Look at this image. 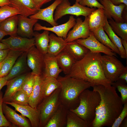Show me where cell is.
<instances>
[{
	"label": "cell",
	"instance_id": "cell-1",
	"mask_svg": "<svg viewBox=\"0 0 127 127\" xmlns=\"http://www.w3.org/2000/svg\"><path fill=\"white\" fill-rule=\"evenodd\" d=\"M91 87L93 90L99 93L101 100L96 109L95 117L91 127H111L123 110L124 104L121 98L112 85H97Z\"/></svg>",
	"mask_w": 127,
	"mask_h": 127
},
{
	"label": "cell",
	"instance_id": "cell-2",
	"mask_svg": "<svg viewBox=\"0 0 127 127\" xmlns=\"http://www.w3.org/2000/svg\"><path fill=\"white\" fill-rule=\"evenodd\" d=\"M101 53L90 51L81 60L76 61L67 75L72 78L89 82L93 85H102L106 87L112 83L106 78L101 63Z\"/></svg>",
	"mask_w": 127,
	"mask_h": 127
},
{
	"label": "cell",
	"instance_id": "cell-3",
	"mask_svg": "<svg viewBox=\"0 0 127 127\" xmlns=\"http://www.w3.org/2000/svg\"><path fill=\"white\" fill-rule=\"evenodd\" d=\"M57 79L61 85L59 98L61 104L69 110L75 109L78 106L80 94L91 87L89 82L68 75L63 77L59 76Z\"/></svg>",
	"mask_w": 127,
	"mask_h": 127
},
{
	"label": "cell",
	"instance_id": "cell-4",
	"mask_svg": "<svg viewBox=\"0 0 127 127\" xmlns=\"http://www.w3.org/2000/svg\"><path fill=\"white\" fill-rule=\"evenodd\" d=\"M79 98L78 106L70 110L86 121L91 127L95 117L96 109L100 101V95L98 92L87 89L80 94Z\"/></svg>",
	"mask_w": 127,
	"mask_h": 127
},
{
	"label": "cell",
	"instance_id": "cell-5",
	"mask_svg": "<svg viewBox=\"0 0 127 127\" xmlns=\"http://www.w3.org/2000/svg\"><path fill=\"white\" fill-rule=\"evenodd\" d=\"M60 88L55 90L49 96L44 99L37 108L40 118V127H44L58 109L61 103L59 98Z\"/></svg>",
	"mask_w": 127,
	"mask_h": 127
},
{
	"label": "cell",
	"instance_id": "cell-6",
	"mask_svg": "<svg viewBox=\"0 0 127 127\" xmlns=\"http://www.w3.org/2000/svg\"><path fill=\"white\" fill-rule=\"evenodd\" d=\"M101 63L105 76L112 83L116 81L120 75L127 70V67L114 56L102 55Z\"/></svg>",
	"mask_w": 127,
	"mask_h": 127
},
{
	"label": "cell",
	"instance_id": "cell-7",
	"mask_svg": "<svg viewBox=\"0 0 127 127\" xmlns=\"http://www.w3.org/2000/svg\"><path fill=\"white\" fill-rule=\"evenodd\" d=\"M96 9L95 8H91L80 4L75 2L73 5L68 0H62L55 9L54 18L56 22L63 16L70 14L76 16H82L86 17Z\"/></svg>",
	"mask_w": 127,
	"mask_h": 127
},
{
	"label": "cell",
	"instance_id": "cell-8",
	"mask_svg": "<svg viewBox=\"0 0 127 127\" xmlns=\"http://www.w3.org/2000/svg\"><path fill=\"white\" fill-rule=\"evenodd\" d=\"M27 62L31 73L41 76L44 67V54L40 52L34 45L27 52Z\"/></svg>",
	"mask_w": 127,
	"mask_h": 127
},
{
	"label": "cell",
	"instance_id": "cell-9",
	"mask_svg": "<svg viewBox=\"0 0 127 127\" xmlns=\"http://www.w3.org/2000/svg\"><path fill=\"white\" fill-rule=\"evenodd\" d=\"M83 21L81 18L76 19V23L73 28L68 32L65 39L67 43L70 42L80 39H85L89 36L90 31L88 25V16L85 17Z\"/></svg>",
	"mask_w": 127,
	"mask_h": 127
},
{
	"label": "cell",
	"instance_id": "cell-10",
	"mask_svg": "<svg viewBox=\"0 0 127 127\" xmlns=\"http://www.w3.org/2000/svg\"><path fill=\"white\" fill-rule=\"evenodd\" d=\"M1 42L6 44L10 50L24 52H27L34 45V38H29L17 35L3 39Z\"/></svg>",
	"mask_w": 127,
	"mask_h": 127
},
{
	"label": "cell",
	"instance_id": "cell-11",
	"mask_svg": "<svg viewBox=\"0 0 127 127\" xmlns=\"http://www.w3.org/2000/svg\"><path fill=\"white\" fill-rule=\"evenodd\" d=\"M75 41L91 52L102 53L105 55L117 57V54L98 41L91 32L89 36L87 38L79 39Z\"/></svg>",
	"mask_w": 127,
	"mask_h": 127
},
{
	"label": "cell",
	"instance_id": "cell-12",
	"mask_svg": "<svg viewBox=\"0 0 127 127\" xmlns=\"http://www.w3.org/2000/svg\"><path fill=\"white\" fill-rule=\"evenodd\" d=\"M4 103L13 107L15 108V111L27 117L29 120L31 127H40V116L37 108H33L29 104L21 105L11 102Z\"/></svg>",
	"mask_w": 127,
	"mask_h": 127
},
{
	"label": "cell",
	"instance_id": "cell-13",
	"mask_svg": "<svg viewBox=\"0 0 127 127\" xmlns=\"http://www.w3.org/2000/svg\"><path fill=\"white\" fill-rule=\"evenodd\" d=\"M76 19L74 16H70L68 20L63 24L48 27L42 26L37 23L34 25L33 30L39 31L41 30H46L55 33L57 36L61 37L64 39L67 37V34L70 30L72 28L76 23Z\"/></svg>",
	"mask_w": 127,
	"mask_h": 127
},
{
	"label": "cell",
	"instance_id": "cell-14",
	"mask_svg": "<svg viewBox=\"0 0 127 127\" xmlns=\"http://www.w3.org/2000/svg\"><path fill=\"white\" fill-rule=\"evenodd\" d=\"M100 3L103 6L105 14L107 19H113L117 22H125L123 17V13L125 8L124 4L118 5L113 4L109 0H100Z\"/></svg>",
	"mask_w": 127,
	"mask_h": 127
},
{
	"label": "cell",
	"instance_id": "cell-15",
	"mask_svg": "<svg viewBox=\"0 0 127 127\" xmlns=\"http://www.w3.org/2000/svg\"><path fill=\"white\" fill-rule=\"evenodd\" d=\"M18 17L17 35L23 37L33 38L34 34L33 27L38 20L28 18L20 14L18 15Z\"/></svg>",
	"mask_w": 127,
	"mask_h": 127
},
{
	"label": "cell",
	"instance_id": "cell-16",
	"mask_svg": "<svg viewBox=\"0 0 127 127\" xmlns=\"http://www.w3.org/2000/svg\"><path fill=\"white\" fill-rule=\"evenodd\" d=\"M44 67L41 76L51 77L56 79L62 71L56 56L47 53L44 54Z\"/></svg>",
	"mask_w": 127,
	"mask_h": 127
},
{
	"label": "cell",
	"instance_id": "cell-17",
	"mask_svg": "<svg viewBox=\"0 0 127 127\" xmlns=\"http://www.w3.org/2000/svg\"><path fill=\"white\" fill-rule=\"evenodd\" d=\"M2 108L4 115L7 119L15 127H30L31 123L29 122L25 116L19 114L16 111L3 102Z\"/></svg>",
	"mask_w": 127,
	"mask_h": 127
},
{
	"label": "cell",
	"instance_id": "cell-18",
	"mask_svg": "<svg viewBox=\"0 0 127 127\" xmlns=\"http://www.w3.org/2000/svg\"><path fill=\"white\" fill-rule=\"evenodd\" d=\"M62 0H55L48 7L40 9L35 14L29 16V18L45 21L52 26L58 25V24L54 20L53 13L56 7Z\"/></svg>",
	"mask_w": 127,
	"mask_h": 127
},
{
	"label": "cell",
	"instance_id": "cell-19",
	"mask_svg": "<svg viewBox=\"0 0 127 127\" xmlns=\"http://www.w3.org/2000/svg\"><path fill=\"white\" fill-rule=\"evenodd\" d=\"M28 73H24L7 81L6 89L3 96V102H9L15 94L21 89L24 81Z\"/></svg>",
	"mask_w": 127,
	"mask_h": 127
},
{
	"label": "cell",
	"instance_id": "cell-20",
	"mask_svg": "<svg viewBox=\"0 0 127 127\" xmlns=\"http://www.w3.org/2000/svg\"><path fill=\"white\" fill-rule=\"evenodd\" d=\"M11 6L19 11L20 14L28 17L36 13L39 9L32 0H10Z\"/></svg>",
	"mask_w": 127,
	"mask_h": 127
},
{
	"label": "cell",
	"instance_id": "cell-21",
	"mask_svg": "<svg viewBox=\"0 0 127 127\" xmlns=\"http://www.w3.org/2000/svg\"><path fill=\"white\" fill-rule=\"evenodd\" d=\"M27 52H24L18 58L8 74L5 76L7 80L28 72Z\"/></svg>",
	"mask_w": 127,
	"mask_h": 127
},
{
	"label": "cell",
	"instance_id": "cell-22",
	"mask_svg": "<svg viewBox=\"0 0 127 127\" xmlns=\"http://www.w3.org/2000/svg\"><path fill=\"white\" fill-rule=\"evenodd\" d=\"M68 110L61 104L44 127H66Z\"/></svg>",
	"mask_w": 127,
	"mask_h": 127
},
{
	"label": "cell",
	"instance_id": "cell-23",
	"mask_svg": "<svg viewBox=\"0 0 127 127\" xmlns=\"http://www.w3.org/2000/svg\"><path fill=\"white\" fill-rule=\"evenodd\" d=\"M88 17L89 28L92 32L101 27H103L107 19L103 8L96 9Z\"/></svg>",
	"mask_w": 127,
	"mask_h": 127
},
{
	"label": "cell",
	"instance_id": "cell-24",
	"mask_svg": "<svg viewBox=\"0 0 127 127\" xmlns=\"http://www.w3.org/2000/svg\"><path fill=\"white\" fill-rule=\"evenodd\" d=\"M60 86L57 79L51 77H42L41 85V101L49 96L55 90L60 88Z\"/></svg>",
	"mask_w": 127,
	"mask_h": 127
},
{
	"label": "cell",
	"instance_id": "cell-25",
	"mask_svg": "<svg viewBox=\"0 0 127 127\" xmlns=\"http://www.w3.org/2000/svg\"><path fill=\"white\" fill-rule=\"evenodd\" d=\"M24 52L10 50L2 62L0 69V78L5 76L8 74L18 58Z\"/></svg>",
	"mask_w": 127,
	"mask_h": 127
},
{
	"label": "cell",
	"instance_id": "cell-26",
	"mask_svg": "<svg viewBox=\"0 0 127 127\" xmlns=\"http://www.w3.org/2000/svg\"><path fill=\"white\" fill-rule=\"evenodd\" d=\"M65 49L76 62L83 59L90 51L75 40L67 43Z\"/></svg>",
	"mask_w": 127,
	"mask_h": 127
},
{
	"label": "cell",
	"instance_id": "cell-27",
	"mask_svg": "<svg viewBox=\"0 0 127 127\" xmlns=\"http://www.w3.org/2000/svg\"><path fill=\"white\" fill-rule=\"evenodd\" d=\"M67 43L63 38L51 34L48 53L56 56L65 49Z\"/></svg>",
	"mask_w": 127,
	"mask_h": 127
},
{
	"label": "cell",
	"instance_id": "cell-28",
	"mask_svg": "<svg viewBox=\"0 0 127 127\" xmlns=\"http://www.w3.org/2000/svg\"><path fill=\"white\" fill-rule=\"evenodd\" d=\"M56 56L62 71L66 75H68L76 61L65 49Z\"/></svg>",
	"mask_w": 127,
	"mask_h": 127
},
{
	"label": "cell",
	"instance_id": "cell-29",
	"mask_svg": "<svg viewBox=\"0 0 127 127\" xmlns=\"http://www.w3.org/2000/svg\"><path fill=\"white\" fill-rule=\"evenodd\" d=\"M34 46L41 53L44 54L48 53L49 42V31L44 30L41 33L34 32Z\"/></svg>",
	"mask_w": 127,
	"mask_h": 127
},
{
	"label": "cell",
	"instance_id": "cell-30",
	"mask_svg": "<svg viewBox=\"0 0 127 127\" xmlns=\"http://www.w3.org/2000/svg\"><path fill=\"white\" fill-rule=\"evenodd\" d=\"M42 80L41 76L36 75L33 87L29 96L28 104L34 108H37L41 101V85Z\"/></svg>",
	"mask_w": 127,
	"mask_h": 127
},
{
	"label": "cell",
	"instance_id": "cell-31",
	"mask_svg": "<svg viewBox=\"0 0 127 127\" xmlns=\"http://www.w3.org/2000/svg\"><path fill=\"white\" fill-rule=\"evenodd\" d=\"M18 21V15L9 17L0 23V29L6 36L16 35H17Z\"/></svg>",
	"mask_w": 127,
	"mask_h": 127
},
{
	"label": "cell",
	"instance_id": "cell-32",
	"mask_svg": "<svg viewBox=\"0 0 127 127\" xmlns=\"http://www.w3.org/2000/svg\"><path fill=\"white\" fill-rule=\"evenodd\" d=\"M107 19L103 29L107 33L109 38L112 43L118 48L121 57L127 59V55L122 44L120 38L113 31Z\"/></svg>",
	"mask_w": 127,
	"mask_h": 127
},
{
	"label": "cell",
	"instance_id": "cell-33",
	"mask_svg": "<svg viewBox=\"0 0 127 127\" xmlns=\"http://www.w3.org/2000/svg\"><path fill=\"white\" fill-rule=\"evenodd\" d=\"M96 38L100 42L119 56L118 48L112 43L101 27L92 32Z\"/></svg>",
	"mask_w": 127,
	"mask_h": 127
},
{
	"label": "cell",
	"instance_id": "cell-34",
	"mask_svg": "<svg viewBox=\"0 0 127 127\" xmlns=\"http://www.w3.org/2000/svg\"><path fill=\"white\" fill-rule=\"evenodd\" d=\"M89 124L76 114L68 110L66 127H89Z\"/></svg>",
	"mask_w": 127,
	"mask_h": 127
},
{
	"label": "cell",
	"instance_id": "cell-35",
	"mask_svg": "<svg viewBox=\"0 0 127 127\" xmlns=\"http://www.w3.org/2000/svg\"><path fill=\"white\" fill-rule=\"evenodd\" d=\"M108 22L113 31L117 36L127 40V22H117L112 19H109Z\"/></svg>",
	"mask_w": 127,
	"mask_h": 127
},
{
	"label": "cell",
	"instance_id": "cell-36",
	"mask_svg": "<svg viewBox=\"0 0 127 127\" xmlns=\"http://www.w3.org/2000/svg\"><path fill=\"white\" fill-rule=\"evenodd\" d=\"M29 98V96L21 89L16 92L8 102L21 105H28Z\"/></svg>",
	"mask_w": 127,
	"mask_h": 127
},
{
	"label": "cell",
	"instance_id": "cell-37",
	"mask_svg": "<svg viewBox=\"0 0 127 127\" xmlns=\"http://www.w3.org/2000/svg\"><path fill=\"white\" fill-rule=\"evenodd\" d=\"M20 14L19 10L9 5L0 8V23L8 18L14 15Z\"/></svg>",
	"mask_w": 127,
	"mask_h": 127
},
{
	"label": "cell",
	"instance_id": "cell-38",
	"mask_svg": "<svg viewBox=\"0 0 127 127\" xmlns=\"http://www.w3.org/2000/svg\"><path fill=\"white\" fill-rule=\"evenodd\" d=\"M35 76L31 72H29L25 78L21 87V89L29 96L33 87Z\"/></svg>",
	"mask_w": 127,
	"mask_h": 127
},
{
	"label": "cell",
	"instance_id": "cell-39",
	"mask_svg": "<svg viewBox=\"0 0 127 127\" xmlns=\"http://www.w3.org/2000/svg\"><path fill=\"white\" fill-rule=\"evenodd\" d=\"M127 83L125 81L119 79L116 82L112 83V85L117 88L120 93L121 99L123 103L127 102Z\"/></svg>",
	"mask_w": 127,
	"mask_h": 127
},
{
	"label": "cell",
	"instance_id": "cell-40",
	"mask_svg": "<svg viewBox=\"0 0 127 127\" xmlns=\"http://www.w3.org/2000/svg\"><path fill=\"white\" fill-rule=\"evenodd\" d=\"M3 93L0 91V127H15L6 119L3 113L2 108V104L3 103Z\"/></svg>",
	"mask_w": 127,
	"mask_h": 127
},
{
	"label": "cell",
	"instance_id": "cell-41",
	"mask_svg": "<svg viewBox=\"0 0 127 127\" xmlns=\"http://www.w3.org/2000/svg\"><path fill=\"white\" fill-rule=\"evenodd\" d=\"M123 110L115 119L111 127H119L122 122L127 115V102L124 104Z\"/></svg>",
	"mask_w": 127,
	"mask_h": 127
},
{
	"label": "cell",
	"instance_id": "cell-42",
	"mask_svg": "<svg viewBox=\"0 0 127 127\" xmlns=\"http://www.w3.org/2000/svg\"><path fill=\"white\" fill-rule=\"evenodd\" d=\"M79 3L82 6H87V7L91 8H104L103 6L97 0H82Z\"/></svg>",
	"mask_w": 127,
	"mask_h": 127
},
{
	"label": "cell",
	"instance_id": "cell-43",
	"mask_svg": "<svg viewBox=\"0 0 127 127\" xmlns=\"http://www.w3.org/2000/svg\"><path fill=\"white\" fill-rule=\"evenodd\" d=\"M10 50L9 49L0 50V64L4 60Z\"/></svg>",
	"mask_w": 127,
	"mask_h": 127
},
{
	"label": "cell",
	"instance_id": "cell-44",
	"mask_svg": "<svg viewBox=\"0 0 127 127\" xmlns=\"http://www.w3.org/2000/svg\"><path fill=\"white\" fill-rule=\"evenodd\" d=\"M37 8L40 9L44 4L51 1L52 0H32Z\"/></svg>",
	"mask_w": 127,
	"mask_h": 127
},
{
	"label": "cell",
	"instance_id": "cell-45",
	"mask_svg": "<svg viewBox=\"0 0 127 127\" xmlns=\"http://www.w3.org/2000/svg\"><path fill=\"white\" fill-rule=\"evenodd\" d=\"M113 4L118 5L120 4H123L127 6V0H109Z\"/></svg>",
	"mask_w": 127,
	"mask_h": 127
},
{
	"label": "cell",
	"instance_id": "cell-46",
	"mask_svg": "<svg viewBox=\"0 0 127 127\" xmlns=\"http://www.w3.org/2000/svg\"><path fill=\"white\" fill-rule=\"evenodd\" d=\"M7 81L5 76L0 78V91L4 86L6 85Z\"/></svg>",
	"mask_w": 127,
	"mask_h": 127
},
{
	"label": "cell",
	"instance_id": "cell-47",
	"mask_svg": "<svg viewBox=\"0 0 127 127\" xmlns=\"http://www.w3.org/2000/svg\"><path fill=\"white\" fill-rule=\"evenodd\" d=\"M118 79L124 81L127 83V70L122 73Z\"/></svg>",
	"mask_w": 127,
	"mask_h": 127
},
{
	"label": "cell",
	"instance_id": "cell-48",
	"mask_svg": "<svg viewBox=\"0 0 127 127\" xmlns=\"http://www.w3.org/2000/svg\"><path fill=\"white\" fill-rule=\"evenodd\" d=\"M122 44L127 55V40L120 38Z\"/></svg>",
	"mask_w": 127,
	"mask_h": 127
},
{
	"label": "cell",
	"instance_id": "cell-49",
	"mask_svg": "<svg viewBox=\"0 0 127 127\" xmlns=\"http://www.w3.org/2000/svg\"><path fill=\"white\" fill-rule=\"evenodd\" d=\"M10 4V0H0V7Z\"/></svg>",
	"mask_w": 127,
	"mask_h": 127
},
{
	"label": "cell",
	"instance_id": "cell-50",
	"mask_svg": "<svg viewBox=\"0 0 127 127\" xmlns=\"http://www.w3.org/2000/svg\"><path fill=\"white\" fill-rule=\"evenodd\" d=\"M9 49L8 46L5 44L0 42V50Z\"/></svg>",
	"mask_w": 127,
	"mask_h": 127
},
{
	"label": "cell",
	"instance_id": "cell-51",
	"mask_svg": "<svg viewBox=\"0 0 127 127\" xmlns=\"http://www.w3.org/2000/svg\"><path fill=\"white\" fill-rule=\"evenodd\" d=\"M121 127H127V117H126L121 123Z\"/></svg>",
	"mask_w": 127,
	"mask_h": 127
},
{
	"label": "cell",
	"instance_id": "cell-52",
	"mask_svg": "<svg viewBox=\"0 0 127 127\" xmlns=\"http://www.w3.org/2000/svg\"><path fill=\"white\" fill-rule=\"evenodd\" d=\"M6 36L5 33L0 29V42L3 39V38Z\"/></svg>",
	"mask_w": 127,
	"mask_h": 127
},
{
	"label": "cell",
	"instance_id": "cell-53",
	"mask_svg": "<svg viewBox=\"0 0 127 127\" xmlns=\"http://www.w3.org/2000/svg\"><path fill=\"white\" fill-rule=\"evenodd\" d=\"M76 1V2H79L80 1L82 0H75Z\"/></svg>",
	"mask_w": 127,
	"mask_h": 127
},
{
	"label": "cell",
	"instance_id": "cell-54",
	"mask_svg": "<svg viewBox=\"0 0 127 127\" xmlns=\"http://www.w3.org/2000/svg\"><path fill=\"white\" fill-rule=\"evenodd\" d=\"M2 62L0 64V69L1 67V66H2Z\"/></svg>",
	"mask_w": 127,
	"mask_h": 127
},
{
	"label": "cell",
	"instance_id": "cell-55",
	"mask_svg": "<svg viewBox=\"0 0 127 127\" xmlns=\"http://www.w3.org/2000/svg\"><path fill=\"white\" fill-rule=\"evenodd\" d=\"M98 1H99L100 0H97Z\"/></svg>",
	"mask_w": 127,
	"mask_h": 127
}]
</instances>
